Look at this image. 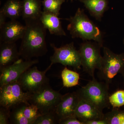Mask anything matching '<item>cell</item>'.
Here are the masks:
<instances>
[{
  "instance_id": "6da1fadb",
  "label": "cell",
  "mask_w": 124,
  "mask_h": 124,
  "mask_svg": "<svg viewBox=\"0 0 124 124\" xmlns=\"http://www.w3.org/2000/svg\"><path fill=\"white\" fill-rule=\"evenodd\" d=\"M25 29L19 51L23 60L42 57L48 51L46 37V29L40 19L24 20Z\"/></svg>"
},
{
  "instance_id": "7a4b0ae2",
  "label": "cell",
  "mask_w": 124,
  "mask_h": 124,
  "mask_svg": "<svg viewBox=\"0 0 124 124\" xmlns=\"http://www.w3.org/2000/svg\"><path fill=\"white\" fill-rule=\"evenodd\" d=\"M67 20L69 23L67 29L72 38H80L85 40H93L103 46L101 32L82 10L78 9L75 15Z\"/></svg>"
},
{
  "instance_id": "3957f363",
  "label": "cell",
  "mask_w": 124,
  "mask_h": 124,
  "mask_svg": "<svg viewBox=\"0 0 124 124\" xmlns=\"http://www.w3.org/2000/svg\"><path fill=\"white\" fill-rule=\"evenodd\" d=\"M109 85L105 82H99L95 78L76 92L80 99L91 103L102 111L109 107Z\"/></svg>"
},
{
  "instance_id": "277c9868",
  "label": "cell",
  "mask_w": 124,
  "mask_h": 124,
  "mask_svg": "<svg viewBox=\"0 0 124 124\" xmlns=\"http://www.w3.org/2000/svg\"><path fill=\"white\" fill-rule=\"evenodd\" d=\"M103 53L99 76L109 85L117 74L124 71V53L115 54L107 47H103Z\"/></svg>"
},
{
  "instance_id": "5b68a950",
  "label": "cell",
  "mask_w": 124,
  "mask_h": 124,
  "mask_svg": "<svg viewBox=\"0 0 124 124\" xmlns=\"http://www.w3.org/2000/svg\"><path fill=\"white\" fill-rule=\"evenodd\" d=\"M102 46L95 42L86 41L80 46L78 50L83 70L93 78L96 69H100L102 57L100 54Z\"/></svg>"
},
{
  "instance_id": "8992f818",
  "label": "cell",
  "mask_w": 124,
  "mask_h": 124,
  "mask_svg": "<svg viewBox=\"0 0 124 124\" xmlns=\"http://www.w3.org/2000/svg\"><path fill=\"white\" fill-rule=\"evenodd\" d=\"M62 96L58 91L53 89L48 84L35 93H31L28 102L37 107L41 114H44L55 111Z\"/></svg>"
},
{
  "instance_id": "52a82bcc",
  "label": "cell",
  "mask_w": 124,
  "mask_h": 124,
  "mask_svg": "<svg viewBox=\"0 0 124 124\" xmlns=\"http://www.w3.org/2000/svg\"><path fill=\"white\" fill-rule=\"evenodd\" d=\"M31 94L23 91L18 81L4 85L0 86V106L11 110L21 103L30 104Z\"/></svg>"
},
{
  "instance_id": "ba28073f",
  "label": "cell",
  "mask_w": 124,
  "mask_h": 124,
  "mask_svg": "<svg viewBox=\"0 0 124 124\" xmlns=\"http://www.w3.org/2000/svg\"><path fill=\"white\" fill-rule=\"evenodd\" d=\"M50 46L53 49V54L50 58L52 64L59 63L64 66L72 67L79 69L81 66L79 53L72 42L58 48L54 44Z\"/></svg>"
},
{
  "instance_id": "9c48e42d",
  "label": "cell",
  "mask_w": 124,
  "mask_h": 124,
  "mask_svg": "<svg viewBox=\"0 0 124 124\" xmlns=\"http://www.w3.org/2000/svg\"><path fill=\"white\" fill-rule=\"evenodd\" d=\"M50 65L45 70L40 71L36 66L31 67L21 76L18 81L23 91L32 93L49 84L48 78L46 77V72L51 68Z\"/></svg>"
},
{
  "instance_id": "30bf717a",
  "label": "cell",
  "mask_w": 124,
  "mask_h": 124,
  "mask_svg": "<svg viewBox=\"0 0 124 124\" xmlns=\"http://www.w3.org/2000/svg\"><path fill=\"white\" fill-rule=\"evenodd\" d=\"M38 62L37 59L23 60L22 58L19 59L13 64L0 70V86L18 81L26 71Z\"/></svg>"
},
{
  "instance_id": "8fae6325",
  "label": "cell",
  "mask_w": 124,
  "mask_h": 124,
  "mask_svg": "<svg viewBox=\"0 0 124 124\" xmlns=\"http://www.w3.org/2000/svg\"><path fill=\"white\" fill-rule=\"evenodd\" d=\"M80 99L76 91L68 93L62 95L55 109V112L58 119L61 120L71 116L75 115Z\"/></svg>"
},
{
  "instance_id": "7c38bea8",
  "label": "cell",
  "mask_w": 124,
  "mask_h": 124,
  "mask_svg": "<svg viewBox=\"0 0 124 124\" xmlns=\"http://www.w3.org/2000/svg\"><path fill=\"white\" fill-rule=\"evenodd\" d=\"M104 115L93 104L82 99H80L75 113L76 117L84 124L88 121L102 119Z\"/></svg>"
},
{
  "instance_id": "4fadbf2b",
  "label": "cell",
  "mask_w": 124,
  "mask_h": 124,
  "mask_svg": "<svg viewBox=\"0 0 124 124\" xmlns=\"http://www.w3.org/2000/svg\"><path fill=\"white\" fill-rule=\"evenodd\" d=\"M0 29V43H14L22 38L25 26L16 20H11L6 23Z\"/></svg>"
},
{
  "instance_id": "5bb4252c",
  "label": "cell",
  "mask_w": 124,
  "mask_h": 124,
  "mask_svg": "<svg viewBox=\"0 0 124 124\" xmlns=\"http://www.w3.org/2000/svg\"><path fill=\"white\" fill-rule=\"evenodd\" d=\"M20 57L19 51L18 50L15 42L1 43L0 70L17 61Z\"/></svg>"
},
{
  "instance_id": "9a60e30c",
  "label": "cell",
  "mask_w": 124,
  "mask_h": 124,
  "mask_svg": "<svg viewBox=\"0 0 124 124\" xmlns=\"http://www.w3.org/2000/svg\"><path fill=\"white\" fill-rule=\"evenodd\" d=\"M40 20L51 34L57 36L66 35L62 27L60 19L58 16L44 11H42Z\"/></svg>"
},
{
  "instance_id": "2e32d148",
  "label": "cell",
  "mask_w": 124,
  "mask_h": 124,
  "mask_svg": "<svg viewBox=\"0 0 124 124\" xmlns=\"http://www.w3.org/2000/svg\"><path fill=\"white\" fill-rule=\"evenodd\" d=\"M22 17L24 20L40 19L42 11L40 0H23Z\"/></svg>"
},
{
  "instance_id": "e0dca14e",
  "label": "cell",
  "mask_w": 124,
  "mask_h": 124,
  "mask_svg": "<svg viewBox=\"0 0 124 124\" xmlns=\"http://www.w3.org/2000/svg\"><path fill=\"white\" fill-rule=\"evenodd\" d=\"M22 1L19 0H8L1 9L0 13L11 20H16L22 16Z\"/></svg>"
},
{
  "instance_id": "ac0fdd59",
  "label": "cell",
  "mask_w": 124,
  "mask_h": 124,
  "mask_svg": "<svg viewBox=\"0 0 124 124\" xmlns=\"http://www.w3.org/2000/svg\"><path fill=\"white\" fill-rule=\"evenodd\" d=\"M83 2L92 15L100 20L106 9V0H84Z\"/></svg>"
},
{
  "instance_id": "d6986e66",
  "label": "cell",
  "mask_w": 124,
  "mask_h": 124,
  "mask_svg": "<svg viewBox=\"0 0 124 124\" xmlns=\"http://www.w3.org/2000/svg\"><path fill=\"white\" fill-rule=\"evenodd\" d=\"M25 104L26 103H21L11 108L12 110L10 111L9 118L10 124H31L23 114V108Z\"/></svg>"
},
{
  "instance_id": "ffe728a7",
  "label": "cell",
  "mask_w": 124,
  "mask_h": 124,
  "mask_svg": "<svg viewBox=\"0 0 124 124\" xmlns=\"http://www.w3.org/2000/svg\"><path fill=\"white\" fill-rule=\"evenodd\" d=\"M61 77L64 87L70 88L76 86L79 84V74L68 69L66 67L62 71Z\"/></svg>"
},
{
  "instance_id": "44dd1931",
  "label": "cell",
  "mask_w": 124,
  "mask_h": 124,
  "mask_svg": "<svg viewBox=\"0 0 124 124\" xmlns=\"http://www.w3.org/2000/svg\"><path fill=\"white\" fill-rule=\"evenodd\" d=\"M111 111L104 114V119L107 124H124V109L113 108Z\"/></svg>"
},
{
  "instance_id": "7402d4cb",
  "label": "cell",
  "mask_w": 124,
  "mask_h": 124,
  "mask_svg": "<svg viewBox=\"0 0 124 124\" xmlns=\"http://www.w3.org/2000/svg\"><path fill=\"white\" fill-rule=\"evenodd\" d=\"M64 1V0H44V11L59 16L61 6Z\"/></svg>"
},
{
  "instance_id": "603a6c76",
  "label": "cell",
  "mask_w": 124,
  "mask_h": 124,
  "mask_svg": "<svg viewBox=\"0 0 124 124\" xmlns=\"http://www.w3.org/2000/svg\"><path fill=\"white\" fill-rule=\"evenodd\" d=\"M23 113L24 116L33 124L35 121L41 115L38 108L32 104H26L23 108Z\"/></svg>"
},
{
  "instance_id": "cb8c5ba5",
  "label": "cell",
  "mask_w": 124,
  "mask_h": 124,
  "mask_svg": "<svg viewBox=\"0 0 124 124\" xmlns=\"http://www.w3.org/2000/svg\"><path fill=\"white\" fill-rule=\"evenodd\" d=\"M59 120L55 111L41 114L35 121L33 124H59Z\"/></svg>"
},
{
  "instance_id": "d4e9b609",
  "label": "cell",
  "mask_w": 124,
  "mask_h": 124,
  "mask_svg": "<svg viewBox=\"0 0 124 124\" xmlns=\"http://www.w3.org/2000/svg\"><path fill=\"white\" fill-rule=\"evenodd\" d=\"M109 102L113 108H119L124 105V90H117L109 95Z\"/></svg>"
},
{
  "instance_id": "484cf974",
  "label": "cell",
  "mask_w": 124,
  "mask_h": 124,
  "mask_svg": "<svg viewBox=\"0 0 124 124\" xmlns=\"http://www.w3.org/2000/svg\"><path fill=\"white\" fill-rule=\"evenodd\" d=\"M10 110L7 108L0 106V124H10L9 118Z\"/></svg>"
},
{
  "instance_id": "4316f807",
  "label": "cell",
  "mask_w": 124,
  "mask_h": 124,
  "mask_svg": "<svg viewBox=\"0 0 124 124\" xmlns=\"http://www.w3.org/2000/svg\"><path fill=\"white\" fill-rule=\"evenodd\" d=\"M59 124H84L79 120L75 115L71 116L61 120Z\"/></svg>"
},
{
  "instance_id": "83f0119b",
  "label": "cell",
  "mask_w": 124,
  "mask_h": 124,
  "mask_svg": "<svg viewBox=\"0 0 124 124\" xmlns=\"http://www.w3.org/2000/svg\"><path fill=\"white\" fill-rule=\"evenodd\" d=\"M85 124H107L104 118L102 119L95 120L86 122Z\"/></svg>"
},
{
  "instance_id": "f1b7e54d",
  "label": "cell",
  "mask_w": 124,
  "mask_h": 124,
  "mask_svg": "<svg viewBox=\"0 0 124 124\" xmlns=\"http://www.w3.org/2000/svg\"><path fill=\"white\" fill-rule=\"evenodd\" d=\"M6 17L2 13H0V28H1L2 26L6 23Z\"/></svg>"
},
{
  "instance_id": "f546056e",
  "label": "cell",
  "mask_w": 124,
  "mask_h": 124,
  "mask_svg": "<svg viewBox=\"0 0 124 124\" xmlns=\"http://www.w3.org/2000/svg\"><path fill=\"white\" fill-rule=\"evenodd\" d=\"M121 75H122V77L123 79V82H124V71L122 73H121Z\"/></svg>"
}]
</instances>
